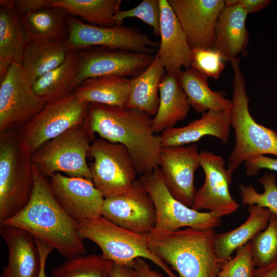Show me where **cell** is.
Segmentation results:
<instances>
[{
    "label": "cell",
    "mask_w": 277,
    "mask_h": 277,
    "mask_svg": "<svg viewBox=\"0 0 277 277\" xmlns=\"http://www.w3.org/2000/svg\"><path fill=\"white\" fill-rule=\"evenodd\" d=\"M84 125L92 135L96 133L103 139L124 145L140 176L159 167L161 137L154 132L153 118L148 113L135 109L90 103Z\"/></svg>",
    "instance_id": "cell-1"
},
{
    "label": "cell",
    "mask_w": 277,
    "mask_h": 277,
    "mask_svg": "<svg viewBox=\"0 0 277 277\" xmlns=\"http://www.w3.org/2000/svg\"><path fill=\"white\" fill-rule=\"evenodd\" d=\"M32 168L34 187L28 203L16 215L0 224L25 230L66 259L86 254V247L77 231L78 222L58 204L49 181L33 163Z\"/></svg>",
    "instance_id": "cell-2"
},
{
    "label": "cell",
    "mask_w": 277,
    "mask_h": 277,
    "mask_svg": "<svg viewBox=\"0 0 277 277\" xmlns=\"http://www.w3.org/2000/svg\"><path fill=\"white\" fill-rule=\"evenodd\" d=\"M215 234L214 229L187 227L153 230L146 235L150 251L178 277H217L221 264L215 252Z\"/></svg>",
    "instance_id": "cell-3"
},
{
    "label": "cell",
    "mask_w": 277,
    "mask_h": 277,
    "mask_svg": "<svg viewBox=\"0 0 277 277\" xmlns=\"http://www.w3.org/2000/svg\"><path fill=\"white\" fill-rule=\"evenodd\" d=\"M239 58L231 63L233 71L230 123L235 131V144L227 168L232 173L246 161L258 156L277 155V133L258 123L248 108L245 80Z\"/></svg>",
    "instance_id": "cell-4"
},
{
    "label": "cell",
    "mask_w": 277,
    "mask_h": 277,
    "mask_svg": "<svg viewBox=\"0 0 277 277\" xmlns=\"http://www.w3.org/2000/svg\"><path fill=\"white\" fill-rule=\"evenodd\" d=\"M32 163L17 131L0 133V223L16 215L28 203L34 187Z\"/></svg>",
    "instance_id": "cell-5"
},
{
    "label": "cell",
    "mask_w": 277,
    "mask_h": 277,
    "mask_svg": "<svg viewBox=\"0 0 277 277\" xmlns=\"http://www.w3.org/2000/svg\"><path fill=\"white\" fill-rule=\"evenodd\" d=\"M77 231L83 240L95 243L103 255L114 264L132 266L135 259L143 258L153 262L168 277H178L168 265L150 251L146 235L122 228L103 216L78 222Z\"/></svg>",
    "instance_id": "cell-6"
},
{
    "label": "cell",
    "mask_w": 277,
    "mask_h": 277,
    "mask_svg": "<svg viewBox=\"0 0 277 277\" xmlns=\"http://www.w3.org/2000/svg\"><path fill=\"white\" fill-rule=\"evenodd\" d=\"M94 140L84 123L44 144L31 155L32 162L46 177L63 172L92 180L86 159Z\"/></svg>",
    "instance_id": "cell-7"
},
{
    "label": "cell",
    "mask_w": 277,
    "mask_h": 277,
    "mask_svg": "<svg viewBox=\"0 0 277 277\" xmlns=\"http://www.w3.org/2000/svg\"><path fill=\"white\" fill-rule=\"evenodd\" d=\"M89 104L74 92L48 102L17 131L21 143L32 155L45 143L83 124Z\"/></svg>",
    "instance_id": "cell-8"
},
{
    "label": "cell",
    "mask_w": 277,
    "mask_h": 277,
    "mask_svg": "<svg viewBox=\"0 0 277 277\" xmlns=\"http://www.w3.org/2000/svg\"><path fill=\"white\" fill-rule=\"evenodd\" d=\"M153 201L156 212L154 230L174 231L184 227L214 229L222 220L210 212H202L189 207L175 199L166 187L160 168L140 176L139 179Z\"/></svg>",
    "instance_id": "cell-9"
},
{
    "label": "cell",
    "mask_w": 277,
    "mask_h": 277,
    "mask_svg": "<svg viewBox=\"0 0 277 277\" xmlns=\"http://www.w3.org/2000/svg\"><path fill=\"white\" fill-rule=\"evenodd\" d=\"M68 36L66 41L69 50L102 47L152 54L159 43L135 27L115 25L106 27L84 23L68 15Z\"/></svg>",
    "instance_id": "cell-10"
},
{
    "label": "cell",
    "mask_w": 277,
    "mask_h": 277,
    "mask_svg": "<svg viewBox=\"0 0 277 277\" xmlns=\"http://www.w3.org/2000/svg\"><path fill=\"white\" fill-rule=\"evenodd\" d=\"M89 155L91 180L105 198L120 195L132 186L137 172L132 158L123 145L95 139Z\"/></svg>",
    "instance_id": "cell-11"
},
{
    "label": "cell",
    "mask_w": 277,
    "mask_h": 277,
    "mask_svg": "<svg viewBox=\"0 0 277 277\" xmlns=\"http://www.w3.org/2000/svg\"><path fill=\"white\" fill-rule=\"evenodd\" d=\"M47 103L34 92L22 66L13 62L1 81L0 133L23 126Z\"/></svg>",
    "instance_id": "cell-12"
},
{
    "label": "cell",
    "mask_w": 277,
    "mask_h": 277,
    "mask_svg": "<svg viewBox=\"0 0 277 277\" xmlns=\"http://www.w3.org/2000/svg\"><path fill=\"white\" fill-rule=\"evenodd\" d=\"M79 67L76 88L88 78L115 75L135 77L145 70L155 55L128 50L94 47L78 50Z\"/></svg>",
    "instance_id": "cell-13"
},
{
    "label": "cell",
    "mask_w": 277,
    "mask_h": 277,
    "mask_svg": "<svg viewBox=\"0 0 277 277\" xmlns=\"http://www.w3.org/2000/svg\"><path fill=\"white\" fill-rule=\"evenodd\" d=\"M102 216L112 223L132 232L147 235L156 222L155 207L140 180L126 192L105 198Z\"/></svg>",
    "instance_id": "cell-14"
},
{
    "label": "cell",
    "mask_w": 277,
    "mask_h": 277,
    "mask_svg": "<svg viewBox=\"0 0 277 277\" xmlns=\"http://www.w3.org/2000/svg\"><path fill=\"white\" fill-rule=\"evenodd\" d=\"M199 161L205 181L195 192L192 208L197 211L207 209L220 218L235 212L240 205L230 194L232 173L225 167L224 159L212 152L202 151Z\"/></svg>",
    "instance_id": "cell-15"
},
{
    "label": "cell",
    "mask_w": 277,
    "mask_h": 277,
    "mask_svg": "<svg viewBox=\"0 0 277 277\" xmlns=\"http://www.w3.org/2000/svg\"><path fill=\"white\" fill-rule=\"evenodd\" d=\"M199 152L195 144L162 147L159 164L164 183L171 195L192 208L196 191L195 171L200 167Z\"/></svg>",
    "instance_id": "cell-16"
},
{
    "label": "cell",
    "mask_w": 277,
    "mask_h": 277,
    "mask_svg": "<svg viewBox=\"0 0 277 277\" xmlns=\"http://www.w3.org/2000/svg\"><path fill=\"white\" fill-rule=\"evenodd\" d=\"M191 49L213 48L223 0H168Z\"/></svg>",
    "instance_id": "cell-17"
},
{
    "label": "cell",
    "mask_w": 277,
    "mask_h": 277,
    "mask_svg": "<svg viewBox=\"0 0 277 277\" xmlns=\"http://www.w3.org/2000/svg\"><path fill=\"white\" fill-rule=\"evenodd\" d=\"M50 177L52 192L61 206L78 222L102 216L105 197L91 180L56 173Z\"/></svg>",
    "instance_id": "cell-18"
},
{
    "label": "cell",
    "mask_w": 277,
    "mask_h": 277,
    "mask_svg": "<svg viewBox=\"0 0 277 277\" xmlns=\"http://www.w3.org/2000/svg\"><path fill=\"white\" fill-rule=\"evenodd\" d=\"M160 5L161 41L156 54L166 73L178 76L182 67H190L192 49L168 1L160 0Z\"/></svg>",
    "instance_id": "cell-19"
},
{
    "label": "cell",
    "mask_w": 277,
    "mask_h": 277,
    "mask_svg": "<svg viewBox=\"0 0 277 277\" xmlns=\"http://www.w3.org/2000/svg\"><path fill=\"white\" fill-rule=\"evenodd\" d=\"M8 249V262L1 277H38L41 262L34 237L24 229L0 224Z\"/></svg>",
    "instance_id": "cell-20"
},
{
    "label": "cell",
    "mask_w": 277,
    "mask_h": 277,
    "mask_svg": "<svg viewBox=\"0 0 277 277\" xmlns=\"http://www.w3.org/2000/svg\"><path fill=\"white\" fill-rule=\"evenodd\" d=\"M225 7L216 24L213 48L219 51L224 61L231 63L241 58L249 41L246 27L248 15L235 0L225 1Z\"/></svg>",
    "instance_id": "cell-21"
},
{
    "label": "cell",
    "mask_w": 277,
    "mask_h": 277,
    "mask_svg": "<svg viewBox=\"0 0 277 277\" xmlns=\"http://www.w3.org/2000/svg\"><path fill=\"white\" fill-rule=\"evenodd\" d=\"M230 117V110H209L186 126L166 129L160 134L162 147L193 144L206 135L215 137L226 144L231 128Z\"/></svg>",
    "instance_id": "cell-22"
},
{
    "label": "cell",
    "mask_w": 277,
    "mask_h": 277,
    "mask_svg": "<svg viewBox=\"0 0 277 277\" xmlns=\"http://www.w3.org/2000/svg\"><path fill=\"white\" fill-rule=\"evenodd\" d=\"M28 44L20 13L14 1H0V80L13 62L22 65Z\"/></svg>",
    "instance_id": "cell-23"
},
{
    "label": "cell",
    "mask_w": 277,
    "mask_h": 277,
    "mask_svg": "<svg viewBox=\"0 0 277 277\" xmlns=\"http://www.w3.org/2000/svg\"><path fill=\"white\" fill-rule=\"evenodd\" d=\"M247 220L238 227L225 232L216 234L214 248L217 261L221 264L230 259L233 252L250 242L267 226L271 212L257 205H250Z\"/></svg>",
    "instance_id": "cell-24"
},
{
    "label": "cell",
    "mask_w": 277,
    "mask_h": 277,
    "mask_svg": "<svg viewBox=\"0 0 277 277\" xmlns=\"http://www.w3.org/2000/svg\"><path fill=\"white\" fill-rule=\"evenodd\" d=\"M20 14L28 43L67 40L68 14L62 9L48 7Z\"/></svg>",
    "instance_id": "cell-25"
},
{
    "label": "cell",
    "mask_w": 277,
    "mask_h": 277,
    "mask_svg": "<svg viewBox=\"0 0 277 277\" xmlns=\"http://www.w3.org/2000/svg\"><path fill=\"white\" fill-rule=\"evenodd\" d=\"M160 102L153 118L156 133L174 127L187 116L190 106L176 75L165 74L159 86Z\"/></svg>",
    "instance_id": "cell-26"
},
{
    "label": "cell",
    "mask_w": 277,
    "mask_h": 277,
    "mask_svg": "<svg viewBox=\"0 0 277 277\" xmlns=\"http://www.w3.org/2000/svg\"><path fill=\"white\" fill-rule=\"evenodd\" d=\"M166 71L156 53L150 65L138 76L129 79V93L125 107L155 116L160 102L159 86Z\"/></svg>",
    "instance_id": "cell-27"
},
{
    "label": "cell",
    "mask_w": 277,
    "mask_h": 277,
    "mask_svg": "<svg viewBox=\"0 0 277 277\" xmlns=\"http://www.w3.org/2000/svg\"><path fill=\"white\" fill-rule=\"evenodd\" d=\"M179 84L193 109L201 113L209 110H230L231 100L225 97V93L212 90L207 83V77L190 67L178 75Z\"/></svg>",
    "instance_id": "cell-28"
},
{
    "label": "cell",
    "mask_w": 277,
    "mask_h": 277,
    "mask_svg": "<svg viewBox=\"0 0 277 277\" xmlns=\"http://www.w3.org/2000/svg\"><path fill=\"white\" fill-rule=\"evenodd\" d=\"M82 100L125 107L129 93V79L115 75L88 78L73 91Z\"/></svg>",
    "instance_id": "cell-29"
},
{
    "label": "cell",
    "mask_w": 277,
    "mask_h": 277,
    "mask_svg": "<svg viewBox=\"0 0 277 277\" xmlns=\"http://www.w3.org/2000/svg\"><path fill=\"white\" fill-rule=\"evenodd\" d=\"M79 67L78 50H69L64 62L32 84L34 92L47 102L74 91Z\"/></svg>",
    "instance_id": "cell-30"
},
{
    "label": "cell",
    "mask_w": 277,
    "mask_h": 277,
    "mask_svg": "<svg viewBox=\"0 0 277 277\" xmlns=\"http://www.w3.org/2000/svg\"><path fill=\"white\" fill-rule=\"evenodd\" d=\"M69 51L66 41L28 43L23 57L22 69L32 84L62 64Z\"/></svg>",
    "instance_id": "cell-31"
},
{
    "label": "cell",
    "mask_w": 277,
    "mask_h": 277,
    "mask_svg": "<svg viewBox=\"0 0 277 277\" xmlns=\"http://www.w3.org/2000/svg\"><path fill=\"white\" fill-rule=\"evenodd\" d=\"M121 0H49L50 7L81 17L88 24L106 27L116 25L114 17L121 10Z\"/></svg>",
    "instance_id": "cell-32"
},
{
    "label": "cell",
    "mask_w": 277,
    "mask_h": 277,
    "mask_svg": "<svg viewBox=\"0 0 277 277\" xmlns=\"http://www.w3.org/2000/svg\"><path fill=\"white\" fill-rule=\"evenodd\" d=\"M113 265L102 254L78 255L55 267L50 277H111Z\"/></svg>",
    "instance_id": "cell-33"
},
{
    "label": "cell",
    "mask_w": 277,
    "mask_h": 277,
    "mask_svg": "<svg viewBox=\"0 0 277 277\" xmlns=\"http://www.w3.org/2000/svg\"><path fill=\"white\" fill-rule=\"evenodd\" d=\"M251 253L256 268L267 266L277 260V216L271 212L267 227L251 241Z\"/></svg>",
    "instance_id": "cell-34"
},
{
    "label": "cell",
    "mask_w": 277,
    "mask_h": 277,
    "mask_svg": "<svg viewBox=\"0 0 277 277\" xmlns=\"http://www.w3.org/2000/svg\"><path fill=\"white\" fill-rule=\"evenodd\" d=\"M264 191L260 193L251 185H240L241 202L244 206L257 205L268 209L277 216V186L276 179L271 173H265L258 180Z\"/></svg>",
    "instance_id": "cell-35"
},
{
    "label": "cell",
    "mask_w": 277,
    "mask_h": 277,
    "mask_svg": "<svg viewBox=\"0 0 277 277\" xmlns=\"http://www.w3.org/2000/svg\"><path fill=\"white\" fill-rule=\"evenodd\" d=\"M160 0H143L134 8L118 11L114 21L116 25H122L125 19L136 17L152 27L155 35H160Z\"/></svg>",
    "instance_id": "cell-36"
},
{
    "label": "cell",
    "mask_w": 277,
    "mask_h": 277,
    "mask_svg": "<svg viewBox=\"0 0 277 277\" xmlns=\"http://www.w3.org/2000/svg\"><path fill=\"white\" fill-rule=\"evenodd\" d=\"M225 62L221 54L213 48H197L192 49L190 67L207 78L218 79Z\"/></svg>",
    "instance_id": "cell-37"
},
{
    "label": "cell",
    "mask_w": 277,
    "mask_h": 277,
    "mask_svg": "<svg viewBox=\"0 0 277 277\" xmlns=\"http://www.w3.org/2000/svg\"><path fill=\"white\" fill-rule=\"evenodd\" d=\"M236 254L221 264L217 277H254V265L250 242L239 247Z\"/></svg>",
    "instance_id": "cell-38"
},
{
    "label": "cell",
    "mask_w": 277,
    "mask_h": 277,
    "mask_svg": "<svg viewBox=\"0 0 277 277\" xmlns=\"http://www.w3.org/2000/svg\"><path fill=\"white\" fill-rule=\"evenodd\" d=\"M244 163L245 172L249 176L256 175L262 169H268L277 172V159L265 155L253 157Z\"/></svg>",
    "instance_id": "cell-39"
},
{
    "label": "cell",
    "mask_w": 277,
    "mask_h": 277,
    "mask_svg": "<svg viewBox=\"0 0 277 277\" xmlns=\"http://www.w3.org/2000/svg\"><path fill=\"white\" fill-rule=\"evenodd\" d=\"M14 4L20 14L33 12L50 7L49 0H15Z\"/></svg>",
    "instance_id": "cell-40"
},
{
    "label": "cell",
    "mask_w": 277,
    "mask_h": 277,
    "mask_svg": "<svg viewBox=\"0 0 277 277\" xmlns=\"http://www.w3.org/2000/svg\"><path fill=\"white\" fill-rule=\"evenodd\" d=\"M132 266L138 277H166L160 272L152 269L143 258L135 259Z\"/></svg>",
    "instance_id": "cell-41"
},
{
    "label": "cell",
    "mask_w": 277,
    "mask_h": 277,
    "mask_svg": "<svg viewBox=\"0 0 277 277\" xmlns=\"http://www.w3.org/2000/svg\"><path fill=\"white\" fill-rule=\"evenodd\" d=\"M244 9L246 13H255L267 6L271 2L270 0H235Z\"/></svg>",
    "instance_id": "cell-42"
},
{
    "label": "cell",
    "mask_w": 277,
    "mask_h": 277,
    "mask_svg": "<svg viewBox=\"0 0 277 277\" xmlns=\"http://www.w3.org/2000/svg\"><path fill=\"white\" fill-rule=\"evenodd\" d=\"M35 239L40 255L41 268L38 277H46L45 266L48 255L54 248L47 243L38 239Z\"/></svg>",
    "instance_id": "cell-43"
},
{
    "label": "cell",
    "mask_w": 277,
    "mask_h": 277,
    "mask_svg": "<svg viewBox=\"0 0 277 277\" xmlns=\"http://www.w3.org/2000/svg\"><path fill=\"white\" fill-rule=\"evenodd\" d=\"M111 277H138V276L132 266L113 263Z\"/></svg>",
    "instance_id": "cell-44"
},
{
    "label": "cell",
    "mask_w": 277,
    "mask_h": 277,
    "mask_svg": "<svg viewBox=\"0 0 277 277\" xmlns=\"http://www.w3.org/2000/svg\"><path fill=\"white\" fill-rule=\"evenodd\" d=\"M254 277H277V260L267 266L255 268Z\"/></svg>",
    "instance_id": "cell-45"
}]
</instances>
